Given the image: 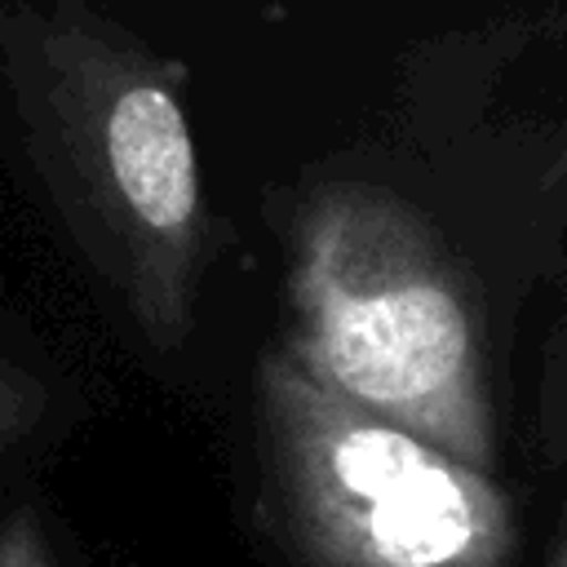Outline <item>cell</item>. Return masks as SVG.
<instances>
[{"label":"cell","mask_w":567,"mask_h":567,"mask_svg":"<svg viewBox=\"0 0 567 567\" xmlns=\"http://www.w3.org/2000/svg\"><path fill=\"white\" fill-rule=\"evenodd\" d=\"M549 567H567V545H563V549H558V558H554V563H549Z\"/></svg>","instance_id":"6"},{"label":"cell","mask_w":567,"mask_h":567,"mask_svg":"<svg viewBox=\"0 0 567 567\" xmlns=\"http://www.w3.org/2000/svg\"><path fill=\"white\" fill-rule=\"evenodd\" d=\"M288 350L346 399L465 465H492L474 292L434 226L390 186L337 182L292 221Z\"/></svg>","instance_id":"2"},{"label":"cell","mask_w":567,"mask_h":567,"mask_svg":"<svg viewBox=\"0 0 567 567\" xmlns=\"http://www.w3.org/2000/svg\"><path fill=\"white\" fill-rule=\"evenodd\" d=\"M257 430L306 567H505L518 523L492 474L346 399L288 346L261 359Z\"/></svg>","instance_id":"3"},{"label":"cell","mask_w":567,"mask_h":567,"mask_svg":"<svg viewBox=\"0 0 567 567\" xmlns=\"http://www.w3.org/2000/svg\"><path fill=\"white\" fill-rule=\"evenodd\" d=\"M0 567H58L35 509L22 505V509L4 514V523H0Z\"/></svg>","instance_id":"4"},{"label":"cell","mask_w":567,"mask_h":567,"mask_svg":"<svg viewBox=\"0 0 567 567\" xmlns=\"http://www.w3.org/2000/svg\"><path fill=\"white\" fill-rule=\"evenodd\" d=\"M31 416H35V399H31L27 381L13 377L9 368H0V443H4L9 434H18Z\"/></svg>","instance_id":"5"},{"label":"cell","mask_w":567,"mask_h":567,"mask_svg":"<svg viewBox=\"0 0 567 567\" xmlns=\"http://www.w3.org/2000/svg\"><path fill=\"white\" fill-rule=\"evenodd\" d=\"M35 164L137 332L177 350L208 248L199 155L173 71L102 13L53 0L0 18Z\"/></svg>","instance_id":"1"}]
</instances>
